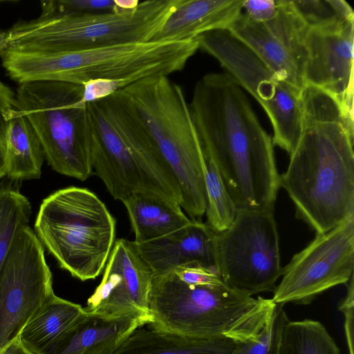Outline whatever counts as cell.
<instances>
[{"label":"cell","instance_id":"35","mask_svg":"<svg viewBox=\"0 0 354 354\" xmlns=\"http://www.w3.org/2000/svg\"><path fill=\"white\" fill-rule=\"evenodd\" d=\"M6 176V149L0 128V180Z\"/></svg>","mask_w":354,"mask_h":354},{"label":"cell","instance_id":"6","mask_svg":"<svg viewBox=\"0 0 354 354\" xmlns=\"http://www.w3.org/2000/svg\"><path fill=\"white\" fill-rule=\"evenodd\" d=\"M183 0H147L133 9L72 13L19 22L8 32L6 49L71 52L152 41Z\"/></svg>","mask_w":354,"mask_h":354},{"label":"cell","instance_id":"37","mask_svg":"<svg viewBox=\"0 0 354 354\" xmlns=\"http://www.w3.org/2000/svg\"><path fill=\"white\" fill-rule=\"evenodd\" d=\"M0 354H1V353H0Z\"/></svg>","mask_w":354,"mask_h":354},{"label":"cell","instance_id":"38","mask_svg":"<svg viewBox=\"0 0 354 354\" xmlns=\"http://www.w3.org/2000/svg\"><path fill=\"white\" fill-rule=\"evenodd\" d=\"M0 2H1V1H0Z\"/></svg>","mask_w":354,"mask_h":354},{"label":"cell","instance_id":"33","mask_svg":"<svg viewBox=\"0 0 354 354\" xmlns=\"http://www.w3.org/2000/svg\"><path fill=\"white\" fill-rule=\"evenodd\" d=\"M15 96L12 89L0 80V128L3 111L15 107Z\"/></svg>","mask_w":354,"mask_h":354},{"label":"cell","instance_id":"5","mask_svg":"<svg viewBox=\"0 0 354 354\" xmlns=\"http://www.w3.org/2000/svg\"><path fill=\"white\" fill-rule=\"evenodd\" d=\"M174 173L191 219L205 212L204 155L182 87L168 76L146 77L121 89Z\"/></svg>","mask_w":354,"mask_h":354},{"label":"cell","instance_id":"26","mask_svg":"<svg viewBox=\"0 0 354 354\" xmlns=\"http://www.w3.org/2000/svg\"><path fill=\"white\" fill-rule=\"evenodd\" d=\"M203 155L206 223L216 232L219 233L231 225L236 216L237 208L227 190L217 167L209 157L204 153Z\"/></svg>","mask_w":354,"mask_h":354},{"label":"cell","instance_id":"25","mask_svg":"<svg viewBox=\"0 0 354 354\" xmlns=\"http://www.w3.org/2000/svg\"><path fill=\"white\" fill-rule=\"evenodd\" d=\"M17 182H0V270L19 229L28 224L31 205L20 192Z\"/></svg>","mask_w":354,"mask_h":354},{"label":"cell","instance_id":"7","mask_svg":"<svg viewBox=\"0 0 354 354\" xmlns=\"http://www.w3.org/2000/svg\"><path fill=\"white\" fill-rule=\"evenodd\" d=\"M34 232L59 266L84 281L104 268L115 241V220L93 192L72 186L42 201Z\"/></svg>","mask_w":354,"mask_h":354},{"label":"cell","instance_id":"19","mask_svg":"<svg viewBox=\"0 0 354 354\" xmlns=\"http://www.w3.org/2000/svg\"><path fill=\"white\" fill-rule=\"evenodd\" d=\"M243 0H183L152 41L195 39L228 30L242 12Z\"/></svg>","mask_w":354,"mask_h":354},{"label":"cell","instance_id":"11","mask_svg":"<svg viewBox=\"0 0 354 354\" xmlns=\"http://www.w3.org/2000/svg\"><path fill=\"white\" fill-rule=\"evenodd\" d=\"M93 170L112 197L151 193L180 205L179 186L135 153L119 135L104 99L86 103Z\"/></svg>","mask_w":354,"mask_h":354},{"label":"cell","instance_id":"8","mask_svg":"<svg viewBox=\"0 0 354 354\" xmlns=\"http://www.w3.org/2000/svg\"><path fill=\"white\" fill-rule=\"evenodd\" d=\"M84 86L34 81L20 84L15 108L35 131L44 157L57 173L84 181L92 174L91 131Z\"/></svg>","mask_w":354,"mask_h":354},{"label":"cell","instance_id":"3","mask_svg":"<svg viewBox=\"0 0 354 354\" xmlns=\"http://www.w3.org/2000/svg\"><path fill=\"white\" fill-rule=\"evenodd\" d=\"M198 50L196 39L149 41L71 52L7 50L2 66L19 84L50 81L84 85L104 80L107 96L144 78L184 68Z\"/></svg>","mask_w":354,"mask_h":354},{"label":"cell","instance_id":"15","mask_svg":"<svg viewBox=\"0 0 354 354\" xmlns=\"http://www.w3.org/2000/svg\"><path fill=\"white\" fill-rule=\"evenodd\" d=\"M304 43L305 85L330 95L349 123L354 125V21L321 28H307Z\"/></svg>","mask_w":354,"mask_h":354},{"label":"cell","instance_id":"22","mask_svg":"<svg viewBox=\"0 0 354 354\" xmlns=\"http://www.w3.org/2000/svg\"><path fill=\"white\" fill-rule=\"evenodd\" d=\"M238 343L228 338H194L140 328L113 354H232Z\"/></svg>","mask_w":354,"mask_h":354},{"label":"cell","instance_id":"24","mask_svg":"<svg viewBox=\"0 0 354 354\" xmlns=\"http://www.w3.org/2000/svg\"><path fill=\"white\" fill-rule=\"evenodd\" d=\"M279 354H341L324 326L306 319L288 320L281 334Z\"/></svg>","mask_w":354,"mask_h":354},{"label":"cell","instance_id":"9","mask_svg":"<svg viewBox=\"0 0 354 354\" xmlns=\"http://www.w3.org/2000/svg\"><path fill=\"white\" fill-rule=\"evenodd\" d=\"M196 39L198 49L214 57L260 104L273 129V145L290 156L301 133L302 92L280 80L228 30L208 32Z\"/></svg>","mask_w":354,"mask_h":354},{"label":"cell","instance_id":"17","mask_svg":"<svg viewBox=\"0 0 354 354\" xmlns=\"http://www.w3.org/2000/svg\"><path fill=\"white\" fill-rule=\"evenodd\" d=\"M135 244L153 276L172 272L188 263H199L217 271V232L200 220L192 219L175 232Z\"/></svg>","mask_w":354,"mask_h":354},{"label":"cell","instance_id":"27","mask_svg":"<svg viewBox=\"0 0 354 354\" xmlns=\"http://www.w3.org/2000/svg\"><path fill=\"white\" fill-rule=\"evenodd\" d=\"M308 29L321 28L354 21L351 6L344 0H291Z\"/></svg>","mask_w":354,"mask_h":354},{"label":"cell","instance_id":"36","mask_svg":"<svg viewBox=\"0 0 354 354\" xmlns=\"http://www.w3.org/2000/svg\"><path fill=\"white\" fill-rule=\"evenodd\" d=\"M10 43V35L8 32L0 30V53L6 50Z\"/></svg>","mask_w":354,"mask_h":354},{"label":"cell","instance_id":"20","mask_svg":"<svg viewBox=\"0 0 354 354\" xmlns=\"http://www.w3.org/2000/svg\"><path fill=\"white\" fill-rule=\"evenodd\" d=\"M1 131L5 144L6 177L12 181L39 178L44 154L27 118L16 108L3 111Z\"/></svg>","mask_w":354,"mask_h":354},{"label":"cell","instance_id":"4","mask_svg":"<svg viewBox=\"0 0 354 354\" xmlns=\"http://www.w3.org/2000/svg\"><path fill=\"white\" fill-rule=\"evenodd\" d=\"M277 304L226 284L190 286L172 272L153 276L149 296V328L194 338H228L236 342L259 335Z\"/></svg>","mask_w":354,"mask_h":354},{"label":"cell","instance_id":"23","mask_svg":"<svg viewBox=\"0 0 354 354\" xmlns=\"http://www.w3.org/2000/svg\"><path fill=\"white\" fill-rule=\"evenodd\" d=\"M84 312L80 304L53 293L24 326L19 339L32 352L45 354Z\"/></svg>","mask_w":354,"mask_h":354},{"label":"cell","instance_id":"12","mask_svg":"<svg viewBox=\"0 0 354 354\" xmlns=\"http://www.w3.org/2000/svg\"><path fill=\"white\" fill-rule=\"evenodd\" d=\"M53 293L44 248L28 224L24 225L0 270V353Z\"/></svg>","mask_w":354,"mask_h":354},{"label":"cell","instance_id":"21","mask_svg":"<svg viewBox=\"0 0 354 354\" xmlns=\"http://www.w3.org/2000/svg\"><path fill=\"white\" fill-rule=\"evenodd\" d=\"M122 203L128 212L136 243L164 236L192 221L180 205L153 194L134 193Z\"/></svg>","mask_w":354,"mask_h":354},{"label":"cell","instance_id":"28","mask_svg":"<svg viewBox=\"0 0 354 354\" xmlns=\"http://www.w3.org/2000/svg\"><path fill=\"white\" fill-rule=\"evenodd\" d=\"M283 306L277 304L263 330L255 337L239 342L232 354H279L281 334L288 320Z\"/></svg>","mask_w":354,"mask_h":354},{"label":"cell","instance_id":"18","mask_svg":"<svg viewBox=\"0 0 354 354\" xmlns=\"http://www.w3.org/2000/svg\"><path fill=\"white\" fill-rule=\"evenodd\" d=\"M145 324L137 316L104 315L84 310L45 354H113Z\"/></svg>","mask_w":354,"mask_h":354},{"label":"cell","instance_id":"32","mask_svg":"<svg viewBox=\"0 0 354 354\" xmlns=\"http://www.w3.org/2000/svg\"><path fill=\"white\" fill-rule=\"evenodd\" d=\"M347 292L345 297L338 305V309L344 315V333L349 354H353V326H354V286L353 277L346 284Z\"/></svg>","mask_w":354,"mask_h":354},{"label":"cell","instance_id":"14","mask_svg":"<svg viewBox=\"0 0 354 354\" xmlns=\"http://www.w3.org/2000/svg\"><path fill=\"white\" fill-rule=\"evenodd\" d=\"M276 15L257 22L243 12L228 28L281 80L302 92L306 51L307 28L296 12L291 0H277Z\"/></svg>","mask_w":354,"mask_h":354},{"label":"cell","instance_id":"13","mask_svg":"<svg viewBox=\"0 0 354 354\" xmlns=\"http://www.w3.org/2000/svg\"><path fill=\"white\" fill-rule=\"evenodd\" d=\"M354 215L315 237L283 268L273 291L276 304H308L328 289L353 277Z\"/></svg>","mask_w":354,"mask_h":354},{"label":"cell","instance_id":"29","mask_svg":"<svg viewBox=\"0 0 354 354\" xmlns=\"http://www.w3.org/2000/svg\"><path fill=\"white\" fill-rule=\"evenodd\" d=\"M39 18L50 19L72 13H100L121 11L115 0H49L41 1Z\"/></svg>","mask_w":354,"mask_h":354},{"label":"cell","instance_id":"34","mask_svg":"<svg viewBox=\"0 0 354 354\" xmlns=\"http://www.w3.org/2000/svg\"><path fill=\"white\" fill-rule=\"evenodd\" d=\"M0 353L1 354H36L28 349L19 337L13 339Z\"/></svg>","mask_w":354,"mask_h":354},{"label":"cell","instance_id":"2","mask_svg":"<svg viewBox=\"0 0 354 354\" xmlns=\"http://www.w3.org/2000/svg\"><path fill=\"white\" fill-rule=\"evenodd\" d=\"M301 96V133L279 184L296 216L323 234L354 215V125L324 91L307 85Z\"/></svg>","mask_w":354,"mask_h":354},{"label":"cell","instance_id":"1","mask_svg":"<svg viewBox=\"0 0 354 354\" xmlns=\"http://www.w3.org/2000/svg\"><path fill=\"white\" fill-rule=\"evenodd\" d=\"M189 105L203 151L237 209L273 212L280 187L274 145L242 88L226 73H208Z\"/></svg>","mask_w":354,"mask_h":354},{"label":"cell","instance_id":"16","mask_svg":"<svg viewBox=\"0 0 354 354\" xmlns=\"http://www.w3.org/2000/svg\"><path fill=\"white\" fill-rule=\"evenodd\" d=\"M153 274L135 243L115 241L102 279L88 299L85 310L104 315H133L149 324V296Z\"/></svg>","mask_w":354,"mask_h":354},{"label":"cell","instance_id":"30","mask_svg":"<svg viewBox=\"0 0 354 354\" xmlns=\"http://www.w3.org/2000/svg\"><path fill=\"white\" fill-rule=\"evenodd\" d=\"M173 272L181 281L190 286L225 284L216 270L199 263L180 266Z\"/></svg>","mask_w":354,"mask_h":354},{"label":"cell","instance_id":"10","mask_svg":"<svg viewBox=\"0 0 354 354\" xmlns=\"http://www.w3.org/2000/svg\"><path fill=\"white\" fill-rule=\"evenodd\" d=\"M217 257L230 288L249 296L273 292L283 272L273 212L237 209L231 225L217 233Z\"/></svg>","mask_w":354,"mask_h":354},{"label":"cell","instance_id":"31","mask_svg":"<svg viewBox=\"0 0 354 354\" xmlns=\"http://www.w3.org/2000/svg\"><path fill=\"white\" fill-rule=\"evenodd\" d=\"M277 0H243L242 12L250 19L263 22L272 19L277 13Z\"/></svg>","mask_w":354,"mask_h":354}]
</instances>
